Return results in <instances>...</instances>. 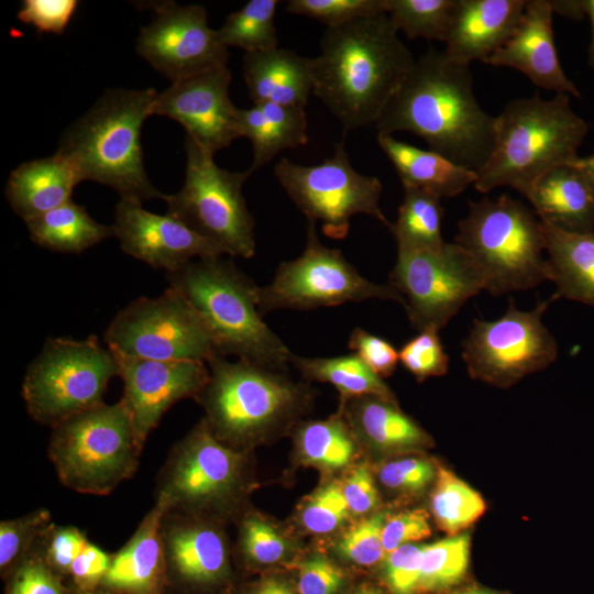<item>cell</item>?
<instances>
[{
    "mask_svg": "<svg viewBox=\"0 0 594 594\" xmlns=\"http://www.w3.org/2000/svg\"><path fill=\"white\" fill-rule=\"evenodd\" d=\"M374 125L377 133L410 132L429 150L475 173L495 141V117L477 102L470 65L433 47L416 59Z\"/></svg>",
    "mask_w": 594,
    "mask_h": 594,
    "instance_id": "1",
    "label": "cell"
},
{
    "mask_svg": "<svg viewBox=\"0 0 594 594\" xmlns=\"http://www.w3.org/2000/svg\"><path fill=\"white\" fill-rule=\"evenodd\" d=\"M415 62L387 13L327 28L311 58L312 94L344 133L375 124Z\"/></svg>",
    "mask_w": 594,
    "mask_h": 594,
    "instance_id": "2",
    "label": "cell"
},
{
    "mask_svg": "<svg viewBox=\"0 0 594 594\" xmlns=\"http://www.w3.org/2000/svg\"><path fill=\"white\" fill-rule=\"evenodd\" d=\"M153 88L112 89L62 135L57 153L77 169L81 182L114 189L123 200L165 199L150 182L143 162L141 130L152 116Z\"/></svg>",
    "mask_w": 594,
    "mask_h": 594,
    "instance_id": "3",
    "label": "cell"
},
{
    "mask_svg": "<svg viewBox=\"0 0 594 594\" xmlns=\"http://www.w3.org/2000/svg\"><path fill=\"white\" fill-rule=\"evenodd\" d=\"M587 132L566 94L512 100L495 117L494 147L473 186L482 194L510 187L527 197L542 175L579 160Z\"/></svg>",
    "mask_w": 594,
    "mask_h": 594,
    "instance_id": "4",
    "label": "cell"
},
{
    "mask_svg": "<svg viewBox=\"0 0 594 594\" xmlns=\"http://www.w3.org/2000/svg\"><path fill=\"white\" fill-rule=\"evenodd\" d=\"M209 331L217 355H235L272 370H282L294 354L264 322L258 286L222 255L190 261L166 273Z\"/></svg>",
    "mask_w": 594,
    "mask_h": 594,
    "instance_id": "5",
    "label": "cell"
},
{
    "mask_svg": "<svg viewBox=\"0 0 594 594\" xmlns=\"http://www.w3.org/2000/svg\"><path fill=\"white\" fill-rule=\"evenodd\" d=\"M207 365L209 381L197 400L215 437L237 450L288 424L308 402L306 387L279 370L219 355Z\"/></svg>",
    "mask_w": 594,
    "mask_h": 594,
    "instance_id": "6",
    "label": "cell"
},
{
    "mask_svg": "<svg viewBox=\"0 0 594 594\" xmlns=\"http://www.w3.org/2000/svg\"><path fill=\"white\" fill-rule=\"evenodd\" d=\"M454 242L474 261L484 290L493 296L547 280L542 222L532 209L506 194L471 201Z\"/></svg>",
    "mask_w": 594,
    "mask_h": 594,
    "instance_id": "7",
    "label": "cell"
},
{
    "mask_svg": "<svg viewBox=\"0 0 594 594\" xmlns=\"http://www.w3.org/2000/svg\"><path fill=\"white\" fill-rule=\"evenodd\" d=\"M142 450L119 400L52 428L47 453L63 485L82 494L107 495L134 475Z\"/></svg>",
    "mask_w": 594,
    "mask_h": 594,
    "instance_id": "8",
    "label": "cell"
},
{
    "mask_svg": "<svg viewBox=\"0 0 594 594\" xmlns=\"http://www.w3.org/2000/svg\"><path fill=\"white\" fill-rule=\"evenodd\" d=\"M114 376V355L96 336L84 340L50 338L25 373L22 397L33 420L54 428L103 404Z\"/></svg>",
    "mask_w": 594,
    "mask_h": 594,
    "instance_id": "9",
    "label": "cell"
},
{
    "mask_svg": "<svg viewBox=\"0 0 594 594\" xmlns=\"http://www.w3.org/2000/svg\"><path fill=\"white\" fill-rule=\"evenodd\" d=\"M244 453L215 437L199 421L169 451L156 480L155 499L167 510L219 520L246 491Z\"/></svg>",
    "mask_w": 594,
    "mask_h": 594,
    "instance_id": "10",
    "label": "cell"
},
{
    "mask_svg": "<svg viewBox=\"0 0 594 594\" xmlns=\"http://www.w3.org/2000/svg\"><path fill=\"white\" fill-rule=\"evenodd\" d=\"M186 173L180 190L166 195L167 213L219 248L223 254H255L254 218L242 194L245 172L219 167L213 154L186 136Z\"/></svg>",
    "mask_w": 594,
    "mask_h": 594,
    "instance_id": "11",
    "label": "cell"
},
{
    "mask_svg": "<svg viewBox=\"0 0 594 594\" xmlns=\"http://www.w3.org/2000/svg\"><path fill=\"white\" fill-rule=\"evenodd\" d=\"M306 246L295 260L280 263L272 282L258 287L262 315L278 309L308 310L367 299H404L389 284L363 277L339 249L323 245L316 222L308 220Z\"/></svg>",
    "mask_w": 594,
    "mask_h": 594,
    "instance_id": "12",
    "label": "cell"
},
{
    "mask_svg": "<svg viewBox=\"0 0 594 594\" xmlns=\"http://www.w3.org/2000/svg\"><path fill=\"white\" fill-rule=\"evenodd\" d=\"M274 174L292 201L308 220L319 221L328 238L344 239L351 219L360 213L386 227L391 224L380 207L381 180L353 168L343 142L317 165H301L283 157Z\"/></svg>",
    "mask_w": 594,
    "mask_h": 594,
    "instance_id": "13",
    "label": "cell"
},
{
    "mask_svg": "<svg viewBox=\"0 0 594 594\" xmlns=\"http://www.w3.org/2000/svg\"><path fill=\"white\" fill-rule=\"evenodd\" d=\"M110 350L158 361H201L217 356L209 331L188 301L168 287L155 298L140 297L109 323Z\"/></svg>",
    "mask_w": 594,
    "mask_h": 594,
    "instance_id": "14",
    "label": "cell"
},
{
    "mask_svg": "<svg viewBox=\"0 0 594 594\" xmlns=\"http://www.w3.org/2000/svg\"><path fill=\"white\" fill-rule=\"evenodd\" d=\"M388 284L404 299L411 326L440 331L473 296L484 290L483 276L455 242L436 250L397 251Z\"/></svg>",
    "mask_w": 594,
    "mask_h": 594,
    "instance_id": "15",
    "label": "cell"
},
{
    "mask_svg": "<svg viewBox=\"0 0 594 594\" xmlns=\"http://www.w3.org/2000/svg\"><path fill=\"white\" fill-rule=\"evenodd\" d=\"M553 300L552 295L531 310H519L510 300L502 317L474 319L461 353L469 373L505 385L554 362L558 344L542 321Z\"/></svg>",
    "mask_w": 594,
    "mask_h": 594,
    "instance_id": "16",
    "label": "cell"
},
{
    "mask_svg": "<svg viewBox=\"0 0 594 594\" xmlns=\"http://www.w3.org/2000/svg\"><path fill=\"white\" fill-rule=\"evenodd\" d=\"M150 7L155 16L140 30L136 52L154 69L173 82L227 65L228 47L209 28L202 6L161 1Z\"/></svg>",
    "mask_w": 594,
    "mask_h": 594,
    "instance_id": "17",
    "label": "cell"
},
{
    "mask_svg": "<svg viewBox=\"0 0 594 594\" xmlns=\"http://www.w3.org/2000/svg\"><path fill=\"white\" fill-rule=\"evenodd\" d=\"M161 535L166 594H211L229 585V544L219 520L166 509Z\"/></svg>",
    "mask_w": 594,
    "mask_h": 594,
    "instance_id": "18",
    "label": "cell"
},
{
    "mask_svg": "<svg viewBox=\"0 0 594 594\" xmlns=\"http://www.w3.org/2000/svg\"><path fill=\"white\" fill-rule=\"evenodd\" d=\"M123 382V403L139 444L177 402L195 398L209 381V367L201 361H158L129 356L111 350Z\"/></svg>",
    "mask_w": 594,
    "mask_h": 594,
    "instance_id": "19",
    "label": "cell"
},
{
    "mask_svg": "<svg viewBox=\"0 0 594 594\" xmlns=\"http://www.w3.org/2000/svg\"><path fill=\"white\" fill-rule=\"evenodd\" d=\"M231 73L227 65L173 81L157 94L152 116H165L182 124L188 138L212 153L241 138L238 108L229 96Z\"/></svg>",
    "mask_w": 594,
    "mask_h": 594,
    "instance_id": "20",
    "label": "cell"
},
{
    "mask_svg": "<svg viewBox=\"0 0 594 594\" xmlns=\"http://www.w3.org/2000/svg\"><path fill=\"white\" fill-rule=\"evenodd\" d=\"M113 228L124 253L166 272L195 258L224 255L175 217L150 212L131 200L118 202Z\"/></svg>",
    "mask_w": 594,
    "mask_h": 594,
    "instance_id": "21",
    "label": "cell"
},
{
    "mask_svg": "<svg viewBox=\"0 0 594 594\" xmlns=\"http://www.w3.org/2000/svg\"><path fill=\"white\" fill-rule=\"evenodd\" d=\"M553 14L551 1L527 0L515 33L484 64L514 68L540 88L580 98L558 58Z\"/></svg>",
    "mask_w": 594,
    "mask_h": 594,
    "instance_id": "22",
    "label": "cell"
},
{
    "mask_svg": "<svg viewBox=\"0 0 594 594\" xmlns=\"http://www.w3.org/2000/svg\"><path fill=\"white\" fill-rule=\"evenodd\" d=\"M526 0H457L444 54L461 64L485 63L517 30Z\"/></svg>",
    "mask_w": 594,
    "mask_h": 594,
    "instance_id": "23",
    "label": "cell"
},
{
    "mask_svg": "<svg viewBox=\"0 0 594 594\" xmlns=\"http://www.w3.org/2000/svg\"><path fill=\"white\" fill-rule=\"evenodd\" d=\"M166 505L155 499L128 542L112 553L101 586L121 594H166V566L161 535Z\"/></svg>",
    "mask_w": 594,
    "mask_h": 594,
    "instance_id": "24",
    "label": "cell"
},
{
    "mask_svg": "<svg viewBox=\"0 0 594 594\" xmlns=\"http://www.w3.org/2000/svg\"><path fill=\"white\" fill-rule=\"evenodd\" d=\"M526 198L542 222L572 233H594V186L576 163L542 175Z\"/></svg>",
    "mask_w": 594,
    "mask_h": 594,
    "instance_id": "25",
    "label": "cell"
},
{
    "mask_svg": "<svg viewBox=\"0 0 594 594\" xmlns=\"http://www.w3.org/2000/svg\"><path fill=\"white\" fill-rule=\"evenodd\" d=\"M243 77L253 103L305 108L314 90L311 58L279 47L245 53Z\"/></svg>",
    "mask_w": 594,
    "mask_h": 594,
    "instance_id": "26",
    "label": "cell"
},
{
    "mask_svg": "<svg viewBox=\"0 0 594 594\" xmlns=\"http://www.w3.org/2000/svg\"><path fill=\"white\" fill-rule=\"evenodd\" d=\"M80 182L75 166L56 152L15 167L4 194L12 210L26 222L72 200V193Z\"/></svg>",
    "mask_w": 594,
    "mask_h": 594,
    "instance_id": "27",
    "label": "cell"
},
{
    "mask_svg": "<svg viewBox=\"0 0 594 594\" xmlns=\"http://www.w3.org/2000/svg\"><path fill=\"white\" fill-rule=\"evenodd\" d=\"M376 141L396 169L403 188L425 190L442 199L462 194L476 180L475 172L432 150L416 147L386 133H377Z\"/></svg>",
    "mask_w": 594,
    "mask_h": 594,
    "instance_id": "28",
    "label": "cell"
},
{
    "mask_svg": "<svg viewBox=\"0 0 594 594\" xmlns=\"http://www.w3.org/2000/svg\"><path fill=\"white\" fill-rule=\"evenodd\" d=\"M542 230L547 280L557 287L553 297L594 308V233H572L544 222Z\"/></svg>",
    "mask_w": 594,
    "mask_h": 594,
    "instance_id": "29",
    "label": "cell"
},
{
    "mask_svg": "<svg viewBox=\"0 0 594 594\" xmlns=\"http://www.w3.org/2000/svg\"><path fill=\"white\" fill-rule=\"evenodd\" d=\"M237 117L241 138L249 139L252 144L250 175L280 152L308 143L307 116L302 107L254 103L249 109H238Z\"/></svg>",
    "mask_w": 594,
    "mask_h": 594,
    "instance_id": "30",
    "label": "cell"
},
{
    "mask_svg": "<svg viewBox=\"0 0 594 594\" xmlns=\"http://www.w3.org/2000/svg\"><path fill=\"white\" fill-rule=\"evenodd\" d=\"M25 223L35 244L61 253H81L116 237L113 226L95 221L84 206L73 200Z\"/></svg>",
    "mask_w": 594,
    "mask_h": 594,
    "instance_id": "31",
    "label": "cell"
},
{
    "mask_svg": "<svg viewBox=\"0 0 594 594\" xmlns=\"http://www.w3.org/2000/svg\"><path fill=\"white\" fill-rule=\"evenodd\" d=\"M348 408L358 432L374 448L393 451L426 444V432L404 414L395 402L376 396H363Z\"/></svg>",
    "mask_w": 594,
    "mask_h": 594,
    "instance_id": "32",
    "label": "cell"
},
{
    "mask_svg": "<svg viewBox=\"0 0 594 594\" xmlns=\"http://www.w3.org/2000/svg\"><path fill=\"white\" fill-rule=\"evenodd\" d=\"M307 378L334 386L345 398L376 396L395 402L394 394L355 353L332 358L294 355L292 362Z\"/></svg>",
    "mask_w": 594,
    "mask_h": 594,
    "instance_id": "33",
    "label": "cell"
},
{
    "mask_svg": "<svg viewBox=\"0 0 594 594\" xmlns=\"http://www.w3.org/2000/svg\"><path fill=\"white\" fill-rule=\"evenodd\" d=\"M442 218L443 208L439 197L425 190L404 187L397 219L388 227L397 251L441 248L446 243L441 233Z\"/></svg>",
    "mask_w": 594,
    "mask_h": 594,
    "instance_id": "34",
    "label": "cell"
},
{
    "mask_svg": "<svg viewBox=\"0 0 594 594\" xmlns=\"http://www.w3.org/2000/svg\"><path fill=\"white\" fill-rule=\"evenodd\" d=\"M485 512L482 496L450 470L437 468L431 493V513L437 526L449 536L459 535Z\"/></svg>",
    "mask_w": 594,
    "mask_h": 594,
    "instance_id": "35",
    "label": "cell"
},
{
    "mask_svg": "<svg viewBox=\"0 0 594 594\" xmlns=\"http://www.w3.org/2000/svg\"><path fill=\"white\" fill-rule=\"evenodd\" d=\"M279 1L250 0L240 10L230 13L216 30L226 47H238L245 53L278 47L275 14Z\"/></svg>",
    "mask_w": 594,
    "mask_h": 594,
    "instance_id": "36",
    "label": "cell"
},
{
    "mask_svg": "<svg viewBox=\"0 0 594 594\" xmlns=\"http://www.w3.org/2000/svg\"><path fill=\"white\" fill-rule=\"evenodd\" d=\"M304 463L333 471L344 468L354 454V441L340 417L302 425L296 436Z\"/></svg>",
    "mask_w": 594,
    "mask_h": 594,
    "instance_id": "37",
    "label": "cell"
},
{
    "mask_svg": "<svg viewBox=\"0 0 594 594\" xmlns=\"http://www.w3.org/2000/svg\"><path fill=\"white\" fill-rule=\"evenodd\" d=\"M469 557V534L425 544L417 591L441 590L459 583L466 573Z\"/></svg>",
    "mask_w": 594,
    "mask_h": 594,
    "instance_id": "38",
    "label": "cell"
},
{
    "mask_svg": "<svg viewBox=\"0 0 594 594\" xmlns=\"http://www.w3.org/2000/svg\"><path fill=\"white\" fill-rule=\"evenodd\" d=\"M386 4L392 22L408 38L444 43L457 0H386Z\"/></svg>",
    "mask_w": 594,
    "mask_h": 594,
    "instance_id": "39",
    "label": "cell"
},
{
    "mask_svg": "<svg viewBox=\"0 0 594 594\" xmlns=\"http://www.w3.org/2000/svg\"><path fill=\"white\" fill-rule=\"evenodd\" d=\"M52 525L51 513L45 508L0 522V574L3 581L34 549Z\"/></svg>",
    "mask_w": 594,
    "mask_h": 594,
    "instance_id": "40",
    "label": "cell"
},
{
    "mask_svg": "<svg viewBox=\"0 0 594 594\" xmlns=\"http://www.w3.org/2000/svg\"><path fill=\"white\" fill-rule=\"evenodd\" d=\"M286 11L319 21L327 28L387 13L386 0H289Z\"/></svg>",
    "mask_w": 594,
    "mask_h": 594,
    "instance_id": "41",
    "label": "cell"
},
{
    "mask_svg": "<svg viewBox=\"0 0 594 594\" xmlns=\"http://www.w3.org/2000/svg\"><path fill=\"white\" fill-rule=\"evenodd\" d=\"M40 540L4 580V594L75 593L69 584L46 563L41 552Z\"/></svg>",
    "mask_w": 594,
    "mask_h": 594,
    "instance_id": "42",
    "label": "cell"
},
{
    "mask_svg": "<svg viewBox=\"0 0 594 594\" xmlns=\"http://www.w3.org/2000/svg\"><path fill=\"white\" fill-rule=\"evenodd\" d=\"M240 551L251 565H268L282 561L288 544L283 536L267 521L245 515L240 520Z\"/></svg>",
    "mask_w": 594,
    "mask_h": 594,
    "instance_id": "43",
    "label": "cell"
},
{
    "mask_svg": "<svg viewBox=\"0 0 594 594\" xmlns=\"http://www.w3.org/2000/svg\"><path fill=\"white\" fill-rule=\"evenodd\" d=\"M398 353L399 362L419 382L448 372L449 355L437 329L419 331L399 349Z\"/></svg>",
    "mask_w": 594,
    "mask_h": 594,
    "instance_id": "44",
    "label": "cell"
},
{
    "mask_svg": "<svg viewBox=\"0 0 594 594\" xmlns=\"http://www.w3.org/2000/svg\"><path fill=\"white\" fill-rule=\"evenodd\" d=\"M386 515L374 514L346 530L338 541L337 550L344 559L363 566L374 565L385 558L382 531Z\"/></svg>",
    "mask_w": 594,
    "mask_h": 594,
    "instance_id": "45",
    "label": "cell"
},
{
    "mask_svg": "<svg viewBox=\"0 0 594 594\" xmlns=\"http://www.w3.org/2000/svg\"><path fill=\"white\" fill-rule=\"evenodd\" d=\"M349 514L341 485L330 482L307 499L300 513V521L308 531L323 535L341 526Z\"/></svg>",
    "mask_w": 594,
    "mask_h": 594,
    "instance_id": "46",
    "label": "cell"
},
{
    "mask_svg": "<svg viewBox=\"0 0 594 594\" xmlns=\"http://www.w3.org/2000/svg\"><path fill=\"white\" fill-rule=\"evenodd\" d=\"M88 541L77 527L53 524L41 537L40 548L46 563L67 582L73 562Z\"/></svg>",
    "mask_w": 594,
    "mask_h": 594,
    "instance_id": "47",
    "label": "cell"
},
{
    "mask_svg": "<svg viewBox=\"0 0 594 594\" xmlns=\"http://www.w3.org/2000/svg\"><path fill=\"white\" fill-rule=\"evenodd\" d=\"M437 469L427 459L406 458L385 463L380 470L381 483L389 490L417 493L436 480Z\"/></svg>",
    "mask_w": 594,
    "mask_h": 594,
    "instance_id": "48",
    "label": "cell"
},
{
    "mask_svg": "<svg viewBox=\"0 0 594 594\" xmlns=\"http://www.w3.org/2000/svg\"><path fill=\"white\" fill-rule=\"evenodd\" d=\"M78 3L77 0H23L18 19L40 33L63 34Z\"/></svg>",
    "mask_w": 594,
    "mask_h": 594,
    "instance_id": "49",
    "label": "cell"
},
{
    "mask_svg": "<svg viewBox=\"0 0 594 594\" xmlns=\"http://www.w3.org/2000/svg\"><path fill=\"white\" fill-rule=\"evenodd\" d=\"M348 348L382 378L391 376L397 369L399 353L396 348L364 329L358 327L352 330Z\"/></svg>",
    "mask_w": 594,
    "mask_h": 594,
    "instance_id": "50",
    "label": "cell"
},
{
    "mask_svg": "<svg viewBox=\"0 0 594 594\" xmlns=\"http://www.w3.org/2000/svg\"><path fill=\"white\" fill-rule=\"evenodd\" d=\"M424 546L407 543L386 556L384 575L394 594H413L417 591Z\"/></svg>",
    "mask_w": 594,
    "mask_h": 594,
    "instance_id": "51",
    "label": "cell"
},
{
    "mask_svg": "<svg viewBox=\"0 0 594 594\" xmlns=\"http://www.w3.org/2000/svg\"><path fill=\"white\" fill-rule=\"evenodd\" d=\"M431 528L422 509L405 510L386 518L382 531L385 557L400 546L428 538Z\"/></svg>",
    "mask_w": 594,
    "mask_h": 594,
    "instance_id": "52",
    "label": "cell"
},
{
    "mask_svg": "<svg viewBox=\"0 0 594 594\" xmlns=\"http://www.w3.org/2000/svg\"><path fill=\"white\" fill-rule=\"evenodd\" d=\"M111 559L112 553L88 541L73 562L67 583L74 591H88L101 586Z\"/></svg>",
    "mask_w": 594,
    "mask_h": 594,
    "instance_id": "53",
    "label": "cell"
},
{
    "mask_svg": "<svg viewBox=\"0 0 594 594\" xmlns=\"http://www.w3.org/2000/svg\"><path fill=\"white\" fill-rule=\"evenodd\" d=\"M343 583V571L326 558L314 557L299 566L298 594H337Z\"/></svg>",
    "mask_w": 594,
    "mask_h": 594,
    "instance_id": "54",
    "label": "cell"
},
{
    "mask_svg": "<svg viewBox=\"0 0 594 594\" xmlns=\"http://www.w3.org/2000/svg\"><path fill=\"white\" fill-rule=\"evenodd\" d=\"M350 513L363 515L374 509L378 503V493L367 466L354 468L341 485Z\"/></svg>",
    "mask_w": 594,
    "mask_h": 594,
    "instance_id": "55",
    "label": "cell"
},
{
    "mask_svg": "<svg viewBox=\"0 0 594 594\" xmlns=\"http://www.w3.org/2000/svg\"><path fill=\"white\" fill-rule=\"evenodd\" d=\"M244 594H294V592L285 582L270 578L249 587Z\"/></svg>",
    "mask_w": 594,
    "mask_h": 594,
    "instance_id": "56",
    "label": "cell"
},
{
    "mask_svg": "<svg viewBox=\"0 0 594 594\" xmlns=\"http://www.w3.org/2000/svg\"><path fill=\"white\" fill-rule=\"evenodd\" d=\"M583 12L586 13L592 24V40L588 48V63L594 68V0L581 1Z\"/></svg>",
    "mask_w": 594,
    "mask_h": 594,
    "instance_id": "57",
    "label": "cell"
},
{
    "mask_svg": "<svg viewBox=\"0 0 594 594\" xmlns=\"http://www.w3.org/2000/svg\"><path fill=\"white\" fill-rule=\"evenodd\" d=\"M575 163L585 172L594 186V154L583 158L579 157Z\"/></svg>",
    "mask_w": 594,
    "mask_h": 594,
    "instance_id": "58",
    "label": "cell"
},
{
    "mask_svg": "<svg viewBox=\"0 0 594 594\" xmlns=\"http://www.w3.org/2000/svg\"><path fill=\"white\" fill-rule=\"evenodd\" d=\"M74 594H121V593L108 590L103 586H99L97 588L88 590V591H75Z\"/></svg>",
    "mask_w": 594,
    "mask_h": 594,
    "instance_id": "59",
    "label": "cell"
},
{
    "mask_svg": "<svg viewBox=\"0 0 594 594\" xmlns=\"http://www.w3.org/2000/svg\"><path fill=\"white\" fill-rule=\"evenodd\" d=\"M455 594H495L492 591L477 588V587H470L464 591L458 592Z\"/></svg>",
    "mask_w": 594,
    "mask_h": 594,
    "instance_id": "60",
    "label": "cell"
},
{
    "mask_svg": "<svg viewBox=\"0 0 594 594\" xmlns=\"http://www.w3.org/2000/svg\"><path fill=\"white\" fill-rule=\"evenodd\" d=\"M353 594H381V592L373 587V586H363L361 588H359L358 591H355Z\"/></svg>",
    "mask_w": 594,
    "mask_h": 594,
    "instance_id": "61",
    "label": "cell"
}]
</instances>
